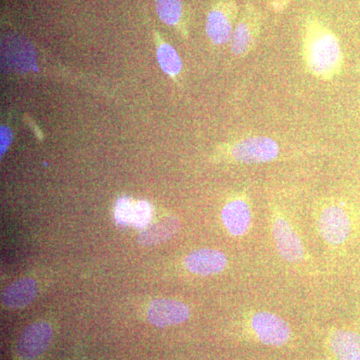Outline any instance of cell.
I'll return each instance as SVG.
<instances>
[{"instance_id": "18", "label": "cell", "mask_w": 360, "mask_h": 360, "mask_svg": "<svg viewBox=\"0 0 360 360\" xmlns=\"http://www.w3.org/2000/svg\"><path fill=\"white\" fill-rule=\"evenodd\" d=\"M134 203L131 198H120L115 205V220L120 225H129L131 222L132 208Z\"/></svg>"}, {"instance_id": "16", "label": "cell", "mask_w": 360, "mask_h": 360, "mask_svg": "<svg viewBox=\"0 0 360 360\" xmlns=\"http://www.w3.org/2000/svg\"><path fill=\"white\" fill-rule=\"evenodd\" d=\"M158 59L161 70L169 77H175L181 72L182 61L176 51L167 44L160 45L158 49Z\"/></svg>"}, {"instance_id": "6", "label": "cell", "mask_w": 360, "mask_h": 360, "mask_svg": "<svg viewBox=\"0 0 360 360\" xmlns=\"http://www.w3.org/2000/svg\"><path fill=\"white\" fill-rule=\"evenodd\" d=\"M251 328L258 340L270 347H283L290 340V326L285 321L271 312L260 311L253 315Z\"/></svg>"}, {"instance_id": "10", "label": "cell", "mask_w": 360, "mask_h": 360, "mask_svg": "<svg viewBox=\"0 0 360 360\" xmlns=\"http://www.w3.org/2000/svg\"><path fill=\"white\" fill-rule=\"evenodd\" d=\"M186 269L198 276H207L220 274L227 266V258L221 251L201 248L189 253L184 259Z\"/></svg>"}, {"instance_id": "12", "label": "cell", "mask_w": 360, "mask_h": 360, "mask_svg": "<svg viewBox=\"0 0 360 360\" xmlns=\"http://www.w3.org/2000/svg\"><path fill=\"white\" fill-rule=\"evenodd\" d=\"M39 285L30 277L18 279L2 293V304L8 309H20L27 307L37 297Z\"/></svg>"}, {"instance_id": "1", "label": "cell", "mask_w": 360, "mask_h": 360, "mask_svg": "<svg viewBox=\"0 0 360 360\" xmlns=\"http://www.w3.org/2000/svg\"><path fill=\"white\" fill-rule=\"evenodd\" d=\"M300 47L303 66L311 77L323 82L340 77L345 66L340 40L317 14L305 15Z\"/></svg>"}, {"instance_id": "11", "label": "cell", "mask_w": 360, "mask_h": 360, "mask_svg": "<svg viewBox=\"0 0 360 360\" xmlns=\"http://www.w3.org/2000/svg\"><path fill=\"white\" fill-rule=\"evenodd\" d=\"M221 219L227 231L234 236H241L250 229L251 210L245 198H236L224 205Z\"/></svg>"}, {"instance_id": "9", "label": "cell", "mask_w": 360, "mask_h": 360, "mask_svg": "<svg viewBox=\"0 0 360 360\" xmlns=\"http://www.w3.org/2000/svg\"><path fill=\"white\" fill-rule=\"evenodd\" d=\"M189 316L191 310L186 304L167 298L153 300L148 309V321L160 328L177 326L186 321Z\"/></svg>"}, {"instance_id": "20", "label": "cell", "mask_w": 360, "mask_h": 360, "mask_svg": "<svg viewBox=\"0 0 360 360\" xmlns=\"http://www.w3.org/2000/svg\"><path fill=\"white\" fill-rule=\"evenodd\" d=\"M295 0H270L269 6L274 13H283Z\"/></svg>"}, {"instance_id": "19", "label": "cell", "mask_w": 360, "mask_h": 360, "mask_svg": "<svg viewBox=\"0 0 360 360\" xmlns=\"http://www.w3.org/2000/svg\"><path fill=\"white\" fill-rule=\"evenodd\" d=\"M13 141V136H11V131L6 127H1V131H0V151H1V156L6 153V149L11 146Z\"/></svg>"}, {"instance_id": "14", "label": "cell", "mask_w": 360, "mask_h": 360, "mask_svg": "<svg viewBox=\"0 0 360 360\" xmlns=\"http://www.w3.org/2000/svg\"><path fill=\"white\" fill-rule=\"evenodd\" d=\"M330 347L338 360H360V335L349 330H335Z\"/></svg>"}, {"instance_id": "3", "label": "cell", "mask_w": 360, "mask_h": 360, "mask_svg": "<svg viewBox=\"0 0 360 360\" xmlns=\"http://www.w3.org/2000/svg\"><path fill=\"white\" fill-rule=\"evenodd\" d=\"M262 14L251 2L245 8L236 22L231 39V51L236 58H245L255 51L262 35Z\"/></svg>"}, {"instance_id": "8", "label": "cell", "mask_w": 360, "mask_h": 360, "mask_svg": "<svg viewBox=\"0 0 360 360\" xmlns=\"http://www.w3.org/2000/svg\"><path fill=\"white\" fill-rule=\"evenodd\" d=\"M272 233L277 252L288 262H298L304 257L302 240L288 220L281 215H274L272 221Z\"/></svg>"}, {"instance_id": "15", "label": "cell", "mask_w": 360, "mask_h": 360, "mask_svg": "<svg viewBox=\"0 0 360 360\" xmlns=\"http://www.w3.org/2000/svg\"><path fill=\"white\" fill-rule=\"evenodd\" d=\"M156 13L161 21L170 26L181 25L184 18L182 0H155Z\"/></svg>"}, {"instance_id": "4", "label": "cell", "mask_w": 360, "mask_h": 360, "mask_svg": "<svg viewBox=\"0 0 360 360\" xmlns=\"http://www.w3.org/2000/svg\"><path fill=\"white\" fill-rule=\"evenodd\" d=\"M238 16L236 0H219L210 9L206 18L205 32L214 45H224L231 41L234 23Z\"/></svg>"}, {"instance_id": "17", "label": "cell", "mask_w": 360, "mask_h": 360, "mask_svg": "<svg viewBox=\"0 0 360 360\" xmlns=\"http://www.w3.org/2000/svg\"><path fill=\"white\" fill-rule=\"evenodd\" d=\"M151 213H153V208L148 201L141 200L134 203L130 224L134 225L136 229H146L150 222Z\"/></svg>"}, {"instance_id": "5", "label": "cell", "mask_w": 360, "mask_h": 360, "mask_svg": "<svg viewBox=\"0 0 360 360\" xmlns=\"http://www.w3.org/2000/svg\"><path fill=\"white\" fill-rule=\"evenodd\" d=\"M53 329L46 321H37L25 328L18 338L15 354L20 360H37L46 352Z\"/></svg>"}, {"instance_id": "7", "label": "cell", "mask_w": 360, "mask_h": 360, "mask_svg": "<svg viewBox=\"0 0 360 360\" xmlns=\"http://www.w3.org/2000/svg\"><path fill=\"white\" fill-rule=\"evenodd\" d=\"M319 229L326 243L340 245L349 238L352 224L347 213L338 205H328L319 214Z\"/></svg>"}, {"instance_id": "2", "label": "cell", "mask_w": 360, "mask_h": 360, "mask_svg": "<svg viewBox=\"0 0 360 360\" xmlns=\"http://www.w3.org/2000/svg\"><path fill=\"white\" fill-rule=\"evenodd\" d=\"M222 151L232 162L260 165L276 160L281 155V146L271 137L253 134L229 142Z\"/></svg>"}, {"instance_id": "13", "label": "cell", "mask_w": 360, "mask_h": 360, "mask_svg": "<svg viewBox=\"0 0 360 360\" xmlns=\"http://www.w3.org/2000/svg\"><path fill=\"white\" fill-rule=\"evenodd\" d=\"M180 220L177 217H163L160 221L148 225L139 236V243L142 246H153L165 243L176 233L180 229Z\"/></svg>"}]
</instances>
